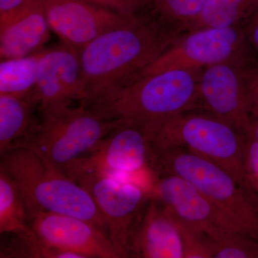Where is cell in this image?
Returning <instances> with one entry per match:
<instances>
[{
    "label": "cell",
    "instance_id": "cb8c5ba5",
    "mask_svg": "<svg viewBox=\"0 0 258 258\" xmlns=\"http://www.w3.org/2000/svg\"><path fill=\"white\" fill-rule=\"evenodd\" d=\"M245 181L258 195V140L245 134L243 141Z\"/></svg>",
    "mask_w": 258,
    "mask_h": 258
},
{
    "label": "cell",
    "instance_id": "7402d4cb",
    "mask_svg": "<svg viewBox=\"0 0 258 258\" xmlns=\"http://www.w3.org/2000/svg\"><path fill=\"white\" fill-rule=\"evenodd\" d=\"M173 214L181 236L184 258H215V243L211 237Z\"/></svg>",
    "mask_w": 258,
    "mask_h": 258
},
{
    "label": "cell",
    "instance_id": "5b68a950",
    "mask_svg": "<svg viewBox=\"0 0 258 258\" xmlns=\"http://www.w3.org/2000/svg\"><path fill=\"white\" fill-rule=\"evenodd\" d=\"M150 150L152 171L189 181L258 240V195L248 184H240L225 169L184 148Z\"/></svg>",
    "mask_w": 258,
    "mask_h": 258
},
{
    "label": "cell",
    "instance_id": "6da1fadb",
    "mask_svg": "<svg viewBox=\"0 0 258 258\" xmlns=\"http://www.w3.org/2000/svg\"><path fill=\"white\" fill-rule=\"evenodd\" d=\"M178 37L156 18L137 15L97 37L79 52L87 107L99 104L139 79Z\"/></svg>",
    "mask_w": 258,
    "mask_h": 258
},
{
    "label": "cell",
    "instance_id": "603a6c76",
    "mask_svg": "<svg viewBox=\"0 0 258 258\" xmlns=\"http://www.w3.org/2000/svg\"><path fill=\"white\" fill-rule=\"evenodd\" d=\"M212 240L215 258H258V240L248 235L229 233Z\"/></svg>",
    "mask_w": 258,
    "mask_h": 258
},
{
    "label": "cell",
    "instance_id": "8fae6325",
    "mask_svg": "<svg viewBox=\"0 0 258 258\" xmlns=\"http://www.w3.org/2000/svg\"><path fill=\"white\" fill-rule=\"evenodd\" d=\"M152 195L179 218L201 229L212 239L229 233L248 235L233 217L179 176H160L154 183Z\"/></svg>",
    "mask_w": 258,
    "mask_h": 258
},
{
    "label": "cell",
    "instance_id": "ba28073f",
    "mask_svg": "<svg viewBox=\"0 0 258 258\" xmlns=\"http://www.w3.org/2000/svg\"><path fill=\"white\" fill-rule=\"evenodd\" d=\"M246 35L239 26L200 29L178 37L147 68L142 76L171 71H201L220 62L242 59Z\"/></svg>",
    "mask_w": 258,
    "mask_h": 258
},
{
    "label": "cell",
    "instance_id": "2e32d148",
    "mask_svg": "<svg viewBox=\"0 0 258 258\" xmlns=\"http://www.w3.org/2000/svg\"><path fill=\"white\" fill-rule=\"evenodd\" d=\"M51 30L40 3L32 5L18 18L0 28L2 59L25 57L45 48Z\"/></svg>",
    "mask_w": 258,
    "mask_h": 258
},
{
    "label": "cell",
    "instance_id": "ac0fdd59",
    "mask_svg": "<svg viewBox=\"0 0 258 258\" xmlns=\"http://www.w3.org/2000/svg\"><path fill=\"white\" fill-rule=\"evenodd\" d=\"M0 233L14 234L30 249L39 238L29 225L18 186L5 171L0 170Z\"/></svg>",
    "mask_w": 258,
    "mask_h": 258
},
{
    "label": "cell",
    "instance_id": "30bf717a",
    "mask_svg": "<svg viewBox=\"0 0 258 258\" xmlns=\"http://www.w3.org/2000/svg\"><path fill=\"white\" fill-rule=\"evenodd\" d=\"M40 3L50 30L61 42L78 53L101 34L123 26L135 17L124 16L86 0H40Z\"/></svg>",
    "mask_w": 258,
    "mask_h": 258
},
{
    "label": "cell",
    "instance_id": "7c38bea8",
    "mask_svg": "<svg viewBox=\"0 0 258 258\" xmlns=\"http://www.w3.org/2000/svg\"><path fill=\"white\" fill-rule=\"evenodd\" d=\"M149 160L150 144L147 134L118 120L116 126L75 168L71 179L75 181L85 172L120 178L149 167Z\"/></svg>",
    "mask_w": 258,
    "mask_h": 258
},
{
    "label": "cell",
    "instance_id": "4316f807",
    "mask_svg": "<svg viewBox=\"0 0 258 258\" xmlns=\"http://www.w3.org/2000/svg\"><path fill=\"white\" fill-rule=\"evenodd\" d=\"M249 106L252 120H258V69L253 73L249 84Z\"/></svg>",
    "mask_w": 258,
    "mask_h": 258
},
{
    "label": "cell",
    "instance_id": "ffe728a7",
    "mask_svg": "<svg viewBox=\"0 0 258 258\" xmlns=\"http://www.w3.org/2000/svg\"><path fill=\"white\" fill-rule=\"evenodd\" d=\"M257 12L258 0H208L187 32L239 26L242 20L254 16Z\"/></svg>",
    "mask_w": 258,
    "mask_h": 258
},
{
    "label": "cell",
    "instance_id": "4fadbf2b",
    "mask_svg": "<svg viewBox=\"0 0 258 258\" xmlns=\"http://www.w3.org/2000/svg\"><path fill=\"white\" fill-rule=\"evenodd\" d=\"M37 237L48 247L82 258H120L108 236L91 222L59 214H36L28 219Z\"/></svg>",
    "mask_w": 258,
    "mask_h": 258
},
{
    "label": "cell",
    "instance_id": "277c9868",
    "mask_svg": "<svg viewBox=\"0 0 258 258\" xmlns=\"http://www.w3.org/2000/svg\"><path fill=\"white\" fill-rule=\"evenodd\" d=\"M37 125L12 147L36 153L47 167L70 178L75 168L116 126L84 103L40 109Z\"/></svg>",
    "mask_w": 258,
    "mask_h": 258
},
{
    "label": "cell",
    "instance_id": "3957f363",
    "mask_svg": "<svg viewBox=\"0 0 258 258\" xmlns=\"http://www.w3.org/2000/svg\"><path fill=\"white\" fill-rule=\"evenodd\" d=\"M0 170L16 183L28 219L41 212L69 215L91 222L108 236L106 220L91 195L47 167L33 151L19 147L1 153Z\"/></svg>",
    "mask_w": 258,
    "mask_h": 258
},
{
    "label": "cell",
    "instance_id": "9a60e30c",
    "mask_svg": "<svg viewBox=\"0 0 258 258\" xmlns=\"http://www.w3.org/2000/svg\"><path fill=\"white\" fill-rule=\"evenodd\" d=\"M131 257L184 258L172 210L152 195L132 238Z\"/></svg>",
    "mask_w": 258,
    "mask_h": 258
},
{
    "label": "cell",
    "instance_id": "f1b7e54d",
    "mask_svg": "<svg viewBox=\"0 0 258 258\" xmlns=\"http://www.w3.org/2000/svg\"><path fill=\"white\" fill-rule=\"evenodd\" d=\"M246 134H249L258 140V120H252V125L248 132Z\"/></svg>",
    "mask_w": 258,
    "mask_h": 258
},
{
    "label": "cell",
    "instance_id": "d6986e66",
    "mask_svg": "<svg viewBox=\"0 0 258 258\" xmlns=\"http://www.w3.org/2000/svg\"><path fill=\"white\" fill-rule=\"evenodd\" d=\"M45 49L25 57L2 59L0 94L35 97L39 64Z\"/></svg>",
    "mask_w": 258,
    "mask_h": 258
},
{
    "label": "cell",
    "instance_id": "52a82bcc",
    "mask_svg": "<svg viewBox=\"0 0 258 258\" xmlns=\"http://www.w3.org/2000/svg\"><path fill=\"white\" fill-rule=\"evenodd\" d=\"M92 197L106 220L108 236L120 257H131L132 238L152 193L116 176L85 172L75 179Z\"/></svg>",
    "mask_w": 258,
    "mask_h": 258
},
{
    "label": "cell",
    "instance_id": "e0dca14e",
    "mask_svg": "<svg viewBox=\"0 0 258 258\" xmlns=\"http://www.w3.org/2000/svg\"><path fill=\"white\" fill-rule=\"evenodd\" d=\"M38 106L35 97L0 94V152L10 150L35 128Z\"/></svg>",
    "mask_w": 258,
    "mask_h": 258
},
{
    "label": "cell",
    "instance_id": "4dcf8cb0",
    "mask_svg": "<svg viewBox=\"0 0 258 258\" xmlns=\"http://www.w3.org/2000/svg\"><path fill=\"white\" fill-rule=\"evenodd\" d=\"M253 17H254V18H258V12H257V13H256V14H255V15H254V16H253Z\"/></svg>",
    "mask_w": 258,
    "mask_h": 258
},
{
    "label": "cell",
    "instance_id": "d4e9b609",
    "mask_svg": "<svg viewBox=\"0 0 258 258\" xmlns=\"http://www.w3.org/2000/svg\"><path fill=\"white\" fill-rule=\"evenodd\" d=\"M37 0H0V28L18 18Z\"/></svg>",
    "mask_w": 258,
    "mask_h": 258
},
{
    "label": "cell",
    "instance_id": "44dd1931",
    "mask_svg": "<svg viewBox=\"0 0 258 258\" xmlns=\"http://www.w3.org/2000/svg\"><path fill=\"white\" fill-rule=\"evenodd\" d=\"M208 0H151L156 18L166 25L186 30L201 14Z\"/></svg>",
    "mask_w": 258,
    "mask_h": 258
},
{
    "label": "cell",
    "instance_id": "5bb4252c",
    "mask_svg": "<svg viewBox=\"0 0 258 258\" xmlns=\"http://www.w3.org/2000/svg\"><path fill=\"white\" fill-rule=\"evenodd\" d=\"M35 98L40 109L84 103L86 86L79 53L61 42L45 48L39 64Z\"/></svg>",
    "mask_w": 258,
    "mask_h": 258
},
{
    "label": "cell",
    "instance_id": "f546056e",
    "mask_svg": "<svg viewBox=\"0 0 258 258\" xmlns=\"http://www.w3.org/2000/svg\"><path fill=\"white\" fill-rule=\"evenodd\" d=\"M139 11L146 6H149L151 0H133Z\"/></svg>",
    "mask_w": 258,
    "mask_h": 258
},
{
    "label": "cell",
    "instance_id": "484cf974",
    "mask_svg": "<svg viewBox=\"0 0 258 258\" xmlns=\"http://www.w3.org/2000/svg\"><path fill=\"white\" fill-rule=\"evenodd\" d=\"M93 3L114 10L120 14L126 17H134L138 15L139 10L133 0H86Z\"/></svg>",
    "mask_w": 258,
    "mask_h": 258
},
{
    "label": "cell",
    "instance_id": "8992f818",
    "mask_svg": "<svg viewBox=\"0 0 258 258\" xmlns=\"http://www.w3.org/2000/svg\"><path fill=\"white\" fill-rule=\"evenodd\" d=\"M244 135L211 113L196 110L176 115L147 136L154 149L184 148L215 163L240 184H246Z\"/></svg>",
    "mask_w": 258,
    "mask_h": 258
},
{
    "label": "cell",
    "instance_id": "7a4b0ae2",
    "mask_svg": "<svg viewBox=\"0 0 258 258\" xmlns=\"http://www.w3.org/2000/svg\"><path fill=\"white\" fill-rule=\"evenodd\" d=\"M200 73L171 70L142 76L107 101L88 108L102 118L134 125L148 135L176 115L203 109Z\"/></svg>",
    "mask_w": 258,
    "mask_h": 258
},
{
    "label": "cell",
    "instance_id": "9c48e42d",
    "mask_svg": "<svg viewBox=\"0 0 258 258\" xmlns=\"http://www.w3.org/2000/svg\"><path fill=\"white\" fill-rule=\"evenodd\" d=\"M252 75L242 69L241 59L203 69L199 81L203 110L232 125L240 133H247L252 122L249 106Z\"/></svg>",
    "mask_w": 258,
    "mask_h": 258
},
{
    "label": "cell",
    "instance_id": "83f0119b",
    "mask_svg": "<svg viewBox=\"0 0 258 258\" xmlns=\"http://www.w3.org/2000/svg\"><path fill=\"white\" fill-rule=\"evenodd\" d=\"M247 35L258 51V18L253 17V20L249 24Z\"/></svg>",
    "mask_w": 258,
    "mask_h": 258
}]
</instances>
